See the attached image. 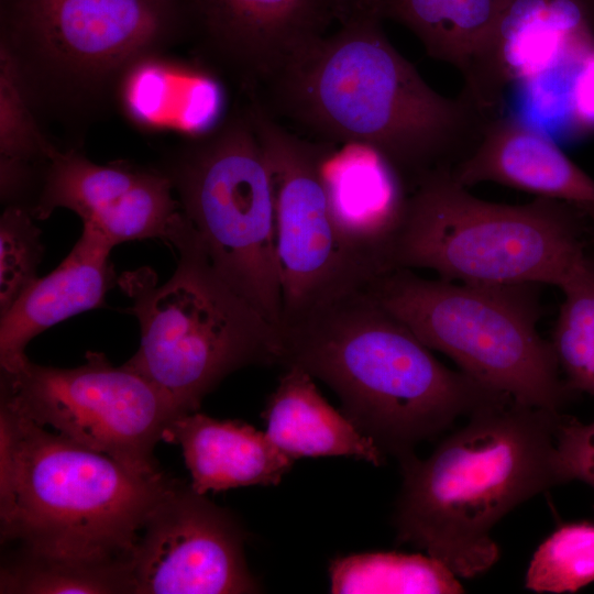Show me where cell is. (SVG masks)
<instances>
[{
  "instance_id": "cell-33",
  "label": "cell",
  "mask_w": 594,
  "mask_h": 594,
  "mask_svg": "<svg viewBox=\"0 0 594 594\" xmlns=\"http://www.w3.org/2000/svg\"><path fill=\"white\" fill-rule=\"evenodd\" d=\"M157 6L176 14L182 22V8L185 0H151Z\"/></svg>"
},
{
  "instance_id": "cell-30",
  "label": "cell",
  "mask_w": 594,
  "mask_h": 594,
  "mask_svg": "<svg viewBox=\"0 0 594 594\" xmlns=\"http://www.w3.org/2000/svg\"><path fill=\"white\" fill-rule=\"evenodd\" d=\"M556 448L562 482L580 481L594 490V420L584 424L562 415Z\"/></svg>"
},
{
  "instance_id": "cell-6",
  "label": "cell",
  "mask_w": 594,
  "mask_h": 594,
  "mask_svg": "<svg viewBox=\"0 0 594 594\" xmlns=\"http://www.w3.org/2000/svg\"><path fill=\"white\" fill-rule=\"evenodd\" d=\"M443 168L408 195L381 255L382 273L429 268L442 279L486 285H556L588 260L580 207L538 197L504 205L471 195Z\"/></svg>"
},
{
  "instance_id": "cell-3",
  "label": "cell",
  "mask_w": 594,
  "mask_h": 594,
  "mask_svg": "<svg viewBox=\"0 0 594 594\" xmlns=\"http://www.w3.org/2000/svg\"><path fill=\"white\" fill-rule=\"evenodd\" d=\"M280 364L334 391L343 413L399 462L459 418L508 396L439 362L366 286L285 326Z\"/></svg>"
},
{
  "instance_id": "cell-27",
  "label": "cell",
  "mask_w": 594,
  "mask_h": 594,
  "mask_svg": "<svg viewBox=\"0 0 594 594\" xmlns=\"http://www.w3.org/2000/svg\"><path fill=\"white\" fill-rule=\"evenodd\" d=\"M32 213L20 205H10L0 219V315L37 278L43 245L41 231Z\"/></svg>"
},
{
  "instance_id": "cell-22",
  "label": "cell",
  "mask_w": 594,
  "mask_h": 594,
  "mask_svg": "<svg viewBox=\"0 0 594 594\" xmlns=\"http://www.w3.org/2000/svg\"><path fill=\"white\" fill-rule=\"evenodd\" d=\"M336 594L428 593L459 594V578L429 554L376 551L334 559L329 569Z\"/></svg>"
},
{
  "instance_id": "cell-23",
  "label": "cell",
  "mask_w": 594,
  "mask_h": 594,
  "mask_svg": "<svg viewBox=\"0 0 594 594\" xmlns=\"http://www.w3.org/2000/svg\"><path fill=\"white\" fill-rule=\"evenodd\" d=\"M1 594H132L130 561L84 562L19 551L0 573Z\"/></svg>"
},
{
  "instance_id": "cell-1",
  "label": "cell",
  "mask_w": 594,
  "mask_h": 594,
  "mask_svg": "<svg viewBox=\"0 0 594 594\" xmlns=\"http://www.w3.org/2000/svg\"><path fill=\"white\" fill-rule=\"evenodd\" d=\"M381 21L352 19L310 41L252 101L306 139L375 150L410 191L469 156L496 116L464 90L454 99L433 90L391 44Z\"/></svg>"
},
{
  "instance_id": "cell-19",
  "label": "cell",
  "mask_w": 594,
  "mask_h": 594,
  "mask_svg": "<svg viewBox=\"0 0 594 594\" xmlns=\"http://www.w3.org/2000/svg\"><path fill=\"white\" fill-rule=\"evenodd\" d=\"M147 53L122 75L117 95L127 117L140 128L200 136L223 119L219 78L205 66Z\"/></svg>"
},
{
  "instance_id": "cell-11",
  "label": "cell",
  "mask_w": 594,
  "mask_h": 594,
  "mask_svg": "<svg viewBox=\"0 0 594 594\" xmlns=\"http://www.w3.org/2000/svg\"><path fill=\"white\" fill-rule=\"evenodd\" d=\"M274 184L280 330L374 277L342 244L323 182L331 145L297 135L256 102H245Z\"/></svg>"
},
{
  "instance_id": "cell-4",
  "label": "cell",
  "mask_w": 594,
  "mask_h": 594,
  "mask_svg": "<svg viewBox=\"0 0 594 594\" xmlns=\"http://www.w3.org/2000/svg\"><path fill=\"white\" fill-rule=\"evenodd\" d=\"M174 480L148 475L0 406L2 542L30 554L130 561Z\"/></svg>"
},
{
  "instance_id": "cell-34",
  "label": "cell",
  "mask_w": 594,
  "mask_h": 594,
  "mask_svg": "<svg viewBox=\"0 0 594 594\" xmlns=\"http://www.w3.org/2000/svg\"><path fill=\"white\" fill-rule=\"evenodd\" d=\"M585 213L587 215V217L590 218V220L592 221L593 226H594V207H591V208H586L584 209Z\"/></svg>"
},
{
  "instance_id": "cell-12",
  "label": "cell",
  "mask_w": 594,
  "mask_h": 594,
  "mask_svg": "<svg viewBox=\"0 0 594 594\" xmlns=\"http://www.w3.org/2000/svg\"><path fill=\"white\" fill-rule=\"evenodd\" d=\"M132 594L260 591L241 529L224 509L174 481L150 513L130 560Z\"/></svg>"
},
{
  "instance_id": "cell-20",
  "label": "cell",
  "mask_w": 594,
  "mask_h": 594,
  "mask_svg": "<svg viewBox=\"0 0 594 594\" xmlns=\"http://www.w3.org/2000/svg\"><path fill=\"white\" fill-rule=\"evenodd\" d=\"M165 440L182 447L198 493L252 485H276L294 461L266 432L232 420H218L197 411L177 417Z\"/></svg>"
},
{
  "instance_id": "cell-7",
  "label": "cell",
  "mask_w": 594,
  "mask_h": 594,
  "mask_svg": "<svg viewBox=\"0 0 594 594\" xmlns=\"http://www.w3.org/2000/svg\"><path fill=\"white\" fill-rule=\"evenodd\" d=\"M535 286L454 284L396 268L376 275L366 288L470 377L522 404L560 411L572 391L551 343L538 332Z\"/></svg>"
},
{
  "instance_id": "cell-21",
  "label": "cell",
  "mask_w": 594,
  "mask_h": 594,
  "mask_svg": "<svg viewBox=\"0 0 594 594\" xmlns=\"http://www.w3.org/2000/svg\"><path fill=\"white\" fill-rule=\"evenodd\" d=\"M270 440L293 461L301 458L354 457L375 465L385 454L318 391L314 377L286 366L263 413Z\"/></svg>"
},
{
  "instance_id": "cell-13",
  "label": "cell",
  "mask_w": 594,
  "mask_h": 594,
  "mask_svg": "<svg viewBox=\"0 0 594 594\" xmlns=\"http://www.w3.org/2000/svg\"><path fill=\"white\" fill-rule=\"evenodd\" d=\"M333 20L332 0H185L182 9L201 65L246 101Z\"/></svg>"
},
{
  "instance_id": "cell-2",
  "label": "cell",
  "mask_w": 594,
  "mask_h": 594,
  "mask_svg": "<svg viewBox=\"0 0 594 594\" xmlns=\"http://www.w3.org/2000/svg\"><path fill=\"white\" fill-rule=\"evenodd\" d=\"M561 417L505 396L471 414L427 459L402 460L397 542L426 551L458 578L490 570L499 558L494 526L563 483L556 448Z\"/></svg>"
},
{
  "instance_id": "cell-18",
  "label": "cell",
  "mask_w": 594,
  "mask_h": 594,
  "mask_svg": "<svg viewBox=\"0 0 594 594\" xmlns=\"http://www.w3.org/2000/svg\"><path fill=\"white\" fill-rule=\"evenodd\" d=\"M113 245L84 227L68 255L48 275L36 278L0 320V365L12 371L28 356L26 344L47 328L82 311L101 307L117 282L110 262Z\"/></svg>"
},
{
  "instance_id": "cell-28",
  "label": "cell",
  "mask_w": 594,
  "mask_h": 594,
  "mask_svg": "<svg viewBox=\"0 0 594 594\" xmlns=\"http://www.w3.org/2000/svg\"><path fill=\"white\" fill-rule=\"evenodd\" d=\"M508 0H450L452 65L463 74L487 47Z\"/></svg>"
},
{
  "instance_id": "cell-29",
  "label": "cell",
  "mask_w": 594,
  "mask_h": 594,
  "mask_svg": "<svg viewBox=\"0 0 594 594\" xmlns=\"http://www.w3.org/2000/svg\"><path fill=\"white\" fill-rule=\"evenodd\" d=\"M450 0H391L386 18L407 26L427 54L451 64Z\"/></svg>"
},
{
  "instance_id": "cell-15",
  "label": "cell",
  "mask_w": 594,
  "mask_h": 594,
  "mask_svg": "<svg viewBox=\"0 0 594 594\" xmlns=\"http://www.w3.org/2000/svg\"><path fill=\"white\" fill-rule=\"evenodd\" d=\"M594 46V0H508L485 51L462 74L485 111L501 112L504 89Z\"/></svg>"
},
{
  "instance_id": "cell-16",
  "label": "cell",
  "mask_w": 594,
  "mask_h": 594,
  "mask_svg": "<svg viewBox=\"0 0 594 594\" xmlns=\"http://www.w3.org/2000/svg\"><path fill=\"white\" fill-rule=\"evenodd\" d=\"M323 182L342 244L373 276L381 274V255L405 212L406 183L383 155L356 144L331 147Z\"/></svg>"
},
{
  "instance_id": "cell-9",
  "label": "cell",
  "mask_w": 594,
  "mask_h": 594,
  "mask_svg": "<svg viewBox=\"0 0 594 594\" xmlns=\"http://www.w3.org/2000/svg\"><path fill=\"white\" fill-rule=\"evenodd\" d=\"M167 176L217 272L280 330L274 184L246 105L190 138Z\"/></svg>"
},
{
  "instance_id": "cell-14",
  "label": "cell",
  "mask_w": 594,
  "mask_h": 594,
  "mask_svg": "<svg viewBox=\"0 0 594 594\" xmlns=\"http://www.w3.org/2000/svg\"><path fill=\"white\" fill-rule=\"evenodd\" d=\"M167 174L101 165L75 150L56 148L43 167L40 195L30 212L46 219L57 208L76 212L84 227L113 246L132 240L165 239L179 211Z\"/></svg>"
},
{
  "instance_id": "cell-31",
  "label": "cell",
  "mask_w": 594,
  "mask_h": 594,
  "mask_svg": "<svg viewBox=\"0 0 594 594\" xmlns=\"http://www.w3.org/2000/svg\"><path fill=\"white\" fill-rule=\"evenodd\" d=\"M566 130H594V46L569 64L562 81Z\"/></svg>"
},
{
  "instance_id": "cell-25",
  "label": "cell",
  "mask_w": 594,
  "mask_h": 594,
  "mask_svg": "<svg viewBox=\"0 0 594 594\" xmlns=\"http://www.w3.org/2000/svg\"><path fill=\"white\" fill-rule=\"evenodd\" d=\"M560 289L550 343L568 387L594 396V263L588 258Z\"/></svg>"
},
{
  "instance_id": "cell-5",
  "label": "cell",
  "mask_w": 594,
  "mask_h": 594,
  "mask_svg": "<svg viewBox=\"0 0 594 594\" xmlns=\"http://www.w3.org/2000/svg\"><path fill=\"white\" fill-rule=\"evenodd\" d=\"M164 240L178 253L167 282L158 286L146 267L118 279L141 328V345L124 365L185 415L197 411L232 372L280 364L282 333L221 277L183 211L170 220Z\"/></svg>"
},
{
  "instance_id": "cell-32",
  "label": "cell",
  "mask_w": 594,
  "mask_h": 594,
  "mask_svg": "<svg viewBox=\"0 0 594 594\" xmlns=\"http://www.w3.org/2000/svg\"><path fill=\"white\" fill-rule=\"evenodd\" d=\"M340 23L358 18L386 19L391 0H332Z\"/></svg>"
},
{
  "instance_id": "cell-26",
  "label": "cell",
  "mask_w": 594,
  "mask_h": 594,
  "mask_svg": "<svg viewBox=\"0 0 594 594\" xmlns=\"http://www.w3.org/2000/svg\"><path fill=\"white\" fill-rule=\"evenodd\" d=\"M594 582V522L564 524L535 551L525 586L537 593H574Z\"/></svg>"
},
{
  "instance_id": "cell-24",
  "label": "cell",
  "mask_w": 594,
  "mask_h": 594,
  "mask_svg": "<svg viewBox=\"0 0 594 594\" xmlns=\"http://www.w3.org/2000/svg\"><path fill=\"white\" fill-rule=\"evenodd\" d=\"M56 146L43 133L10 59L0 52L1 197L12 198L35 165L44 167Z\"/></svg>"
},
{
  "instance_id": "cell-10",
  "label": "cell",
  "mask_w": 594,
  "mask_h": 594,
  "mask_svg": "<svg viewBox=\"0 0 594 594\" xmlns=\"http://www.w3.org/2000/svg\"><path fill=\"white\" fill-rule=\"evenodd\" d=\"M1 404L43 427L148 475L161 473L154 448L182 416L145 377L87 352L74 369L32 363L1 370Z\"/></svg>"
},
{
  "instance_id": "cell-8",
  "label": "cell",
  "mask_w": 594,
  "mask_h": 594,
  "mask_svg": "<svg viewBox=\"0 0 594 594\" xmlns=\"http://www.w3.org/2000/svg\"><path fill=\"white\" fill-rule=\"evenodd\" d=\"M180 33L151 0H1L0 52L35 113H89L133 62Z\"/></svg>"
},
{
  "instance_id": "cell-17",
  "label": "cell",
  "mask_w": 594,
  "mask_h": 594,
  "mask_svg": "<svg viewBox=\"0 0 594 594\" xmlns=\"http://www.w3.org/2000/svg\"><path fill=\"white\" fill-rule=\"evenodd\" d=\"M451 173L464 187L492 182L583 210L594 207V179L553 139L504 113L488 122L480 143Z\"/></svg>"
}]
</instances>
